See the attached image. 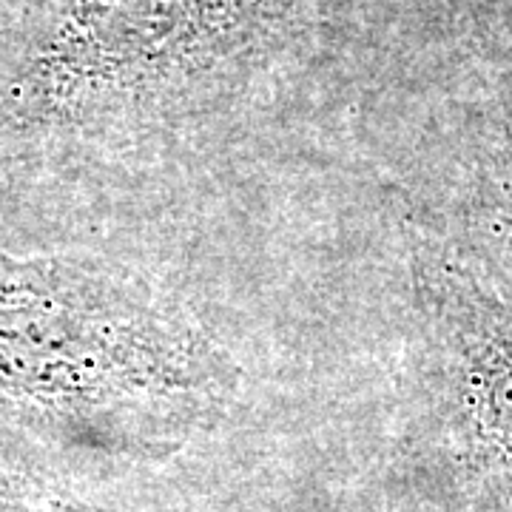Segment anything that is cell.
I'll return each instance as SVG.
<instances>
[{"label": "cell", "mask_w": 512, "mask_h": 512, "mask_svg": "<svg viewBox=\"0 0 512 512\" xmlns=\"http://www.w3.org/2000/svg\"><path fill=\"white\" fill-rule=\"evenodd\" d=\"M242 367L177 296L109 256L0 248V439L83 487L180 453Z\"/></svg>", "instance_id": "cell-2"}, {"label": "cell", "mask_w": 512, "mask_h": 512, "mask_svg": "<svg viewBox=\"0 0 512 512\" xmlns=\"http://www.w3.org/2000/svg\"><path fill=\"white\" fill-rule=\"evenodd\" d=\"M410 367L470 512H512V302L410 225Z\"/></svg>", "instance_id": "cell-3"}, {"label": "cell", "mask_w": 512, "mask_h": 512, "mask_svg": "<svg viewBox=\"0 0 512 512\" xmlns=\"http://www.w3.org/2000/svg\"><path fill=\"white\" fill-rule=\"evenodd\" d=\"M0 512H100L83 487L0 439Z\"/></svg>", "instance_id": "cell-5"}, {"label": "cell", "mask_w": 512, "mask_h": 512, "mask_svg": "<svg viewBox=\"0 0 512 512\" xmlns=\"http://www.w3.org/2000/svg\"><path fill=\"white\" fill-rule=\"evenodd\" d=\"M413 228L512 302V126L481 111L436 165Z\"/></svg>", "instance_id": "cell-4"}, {"label": "cell", "mask_w": 512, "mask_h": 512, "mask_svg": "<svg viewBox=\"0 0 512 512\" xmlns=\"http://www.w3.org/2000/svg\"><path fill=\"white\" fill-rule=\"evenodd\" d=\"M6 3H9V0H0V9H3V6H6Z\"/></svg>", "instance_id": "cell-7"}, {"label": "cell", "mask_w": 512, "mask_h": 512, "mask_svg": "<svg viewBox=\"0 0 512 512\" xmlns=\"http://www.w3.org/2000/svg\"><path fill=\"white\" fill-rule=\"evenodd\" d=\"M376 0H9L0 191H55L245 146L356 97Z\"/></svg>", "instance_id": "cell-1"}, {"label": "cell", "mask_w": 512, "mask_h": 512, "mask_svg": "<svg viewBox=\"0 0 512 512\" xmlns=\"http://www.w3.org/2000/svg\"><path fill=\"white\" fill-rule=\"evenodd\" d=\"M376 3H379V9L384 12V18L390 20V9H393L396 3H404V0H376ZM447 3H461V9H467V6H470L473 0H447Z\"/></svg>", "instance_id": "cell-6"}]
</instances>
